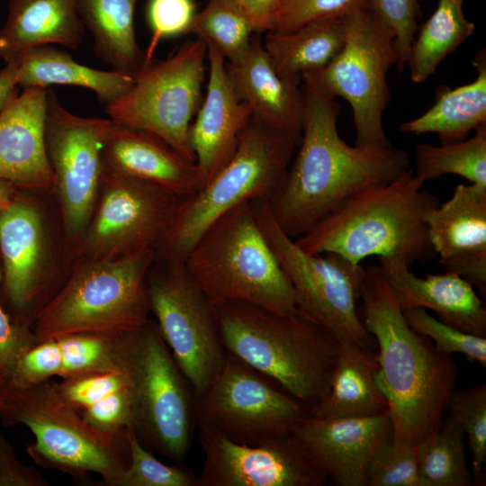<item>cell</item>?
Instances as JSON below:
<instances>
[{
    "label": "cell",
    "instance_id": "15",
    "mask_svg": "<svg viewBox=\"0 0 486 486\" xmlns=\"http://www.w3.org/2000/svg\"><path fill=\"white\" fill-rule=\"evenodd\" d=\"M181 198L103 164L95 206L83 233L85 260L157 250Z\"/></svg>",
    "mask_w": 486,
    "mask_h": 486
},
{
    "label": "cell",
    "instance_id": "35",
    "mask_svg": "<svg viewBox=\"0 0 486 486\" xmlns=\"http://www.w3.org/2000/svg\"><path fill=\"white\" fill-rule=\"evenodd\" d=\"M189 33L212 43L229 64L246 55L255 33L237 0H208L197 13Z\"/></svg>",
    "mask_w": 486,
    "mask_h": 486
},
{
    "label": "cell",
    "instance_id": "31",
    "mask_svg": "<svg viewBox=\"0 0 486 486\" xmlns=\"http://www.w3.org/2000/svg\"><path fill=\"white\" fill-rule=\"evenodd\" d=\"M262 41L279 76L301 82L303 75L323 68L341 50L342 17L314 21L289 32H269Z\"/></svg>",
    "mask_w": 486,
    "mask_h": 486
},
{
    "label": "cell",
    "instance_id": "52",
    "mask_svg": "<svg viewBox=\"0 0 486 486\" xmlns=\"http://www.w3.org/2000/svg\"><path fill=\"white\" fill-rule=\"evenodd\" d=\"M9 381V374L0 375V408L4 395V392Z\"/></svg>",
    "mask_w": 486,
    "mask_h": 486
},
{
    "label": "cell",
    "instance_id": "20",
    "mask_svg": "<svg viewBox=\"0 0 486 486\" xmlns=\"http://www.w3.org/2000/svg\"><path fill=\"white\" fill-rule=\"evenodd\" d=\"M430 244L445 272L486 289V187L459 184L427 216Z\"/></svg>",
    "mask_w": 486,
    "mask_h": 486
},
{
    "label": "cell",
    "instance_id": "21",
    "mask_svg": "<svg viewBox=\"0 0 486 486\" xmlns=\"http://www.w3.org/2000/svg\"><path fill=\"white\" fill-rule=\"evenodd\" d=\"M47 90L23 89L0 112V179L35 189L55 187L48 157Z\"/></svg>",
    "mask_w": 486,
    "mask_h": 486
},
{
    "label": "cell",
    "instance_id": "51",
    "mask_svg": "<svg viewBox=\"0 0 486 486\" xmlns=\"http://www.w3.org/2000/svg\"><path fill=\"white\" fill-rule=\"evenodd\" d=\"M13 201L12 184L0 179V211L7 207Z\"/></svg>",
    "mask_w": 486,
    "mask_h": 486
},
{
    "label": "cell",
    "instance_id": "33",
    "mask_svg": "<svg viewBox=\"0 0 486 486\" xmlns=\"http://www.w3.org/2000/svg\"><path fill=\"white\" fill-rule=\"evenodd\" d=\"M420 486H470L474 482L465 458L464 433L450 416L416 446Z\"/></svg>",
    "mask_w": 486,
    "mask_h": 486
},
{
    "label": "cell",
    "instance_id": "5",
    "mask_svg": "<svg viewBox=\"0 0 486 486\" xmlns=\"http://www.w3.org/2000/svg\"><path fill=\"white\" fill-rule=\"evenodd\" d=\"M183 263L215 307L246 302L280 314L298 311L292 285L259 227L252 202L215 220Z\"/></svg>",
    "mask_w": 486,
    "mask_h": 486
},
{
    "label": "cell",
    "instance_id": "13",
    "mask_svg": "<svg viewBox=\"0 0 486 486\" xmlns=\"http://www.w3.org/2000/svg\"><path fill=\"white\" fill-rule=\"evenodd\" d=\"M162 262L164 266L150 268L148 274L150 311L197 399L218 375L227 354L217 310L183 262Z\"/></svg>",
    "mask_w": 486,
    "mask_h": 486
},
{
    "label": "cell",
    "instance_id": "11",
    "mask_svg": "<svg viewBox=\"0 0 486 486\" xmlns=\"http://www.w3.org/2000/svg\"><path fill=\"white\" fill-rule=\"evenodd\" d=\"M256 220L288 276L298 312L326 328L340 344L377 350L357 313L364 267L333 253L309 254L275 221L266 201L252 202Z\"/></svg>",
    "mask_w": 486,
    "mask_h": 486
},
{
    "label": "cell",
    "instance_id": "29",
    "mask_svg": "<svg viewBox=\"0 0 486 486\" xmlns=\"http://www.w3.org/2000/svg\"><path fill=\"white\" fill-rule=\"evenodd\" d=\"M17 86L21 88L66 85L92 90L104 107L113 104L133 86V77L114 70L105 71L79 64L55 45L29 50L17 58Z\"/></svg>",
    "mask_w": 486,
    "mask_h": 486
},
{
    "label": "cell",
    "instance_id": "3",
    "mask_svg": "<svg viewBox=\"0 0 486 486\" xmlns=\"http://www.w3.org/2000/svg\"><path fill=\"white\" fill-rule=\"evenodd\" d=\"M424 184L408 168L359 191L294 242L309 254L333 253L354 265L371 256H400L410 266L428 261L436 254L427 216L440 203Z\"/></svg>",
    "mask_w": 486,
    "mask_h": 486
},
{
    "label": "cell",
    "instance_id": "25",
    "mask_svg": "<svg viewBox=\"0 0 486 486\" xmlns=\"http://www.w3.org/2000/svg\"><path fill=\"white\" fill-rule=\"evenodd\" d=\"M227 70L238 97L250 107L252 116L299 144L304 108L301 82L279 76L263 47L260 34H253L246 55L238 63L228 64Z\"/></svg>",
    "mask_w": 486,
    "mask_h": 486
},
{
    "label": "cell",
    "instance_id": "8",
    "mask_svg": "<svg viewBox=\"0 0 486 486\" xmlns=\"http://www.w3.org/2000/svg\"><path fill=\"white\" fill-rule=\"evenodd\" d=\"M0 418L4 426L22 424L31 430L35 441L27 452L38 465L75 477L97 473L100 484L108 486L129 464L126 430L106 435L93 428L59 397L50 379L26 388L8 381Z\"/></svg>",
    "mask_w": 486,
    "mask_h": 486
},
{
    "label": "cell",
    "instance_id": "26",
    "mask_svg": "<svg viewBox=\"0 0 486 486\" xmlns=\"http://www.w3.org/2000/svg\"><path fill=\"white\" fill-rule=\"evenodd\" d=\"M85 32L76 0H10L0 29V58L7 63L44 45L76 50Z\"/></svg>",
    "mask_w": 486,
    "mask_h": 486
},
{
    "label": "cell",
    "instance_id": "47",
    "mask_svg": "<svg viewBox=\"0 0 486 486\" xmlns=\"http://www.w3.org/2000/svg\"><path fill=\"white\" fill-rule=\"evenodd\" d=\"M36 343L32 329L14 322L0 302V375L9 374L19 358Z\"/></svg>",
    "mask_w": 486,
    "mask_h": 486
},
{
    "label": "cell",
    "instance_id": "32",
    "mask_svg": "<svg viewBox=\"0 0 486 486\" xmlns=\"http://www.w3.org/2000/svg\"><path fill=\"white\" fill-rule=\"evenodd\" d=\"M474 28V23L465 18L463 4L439 0L411 44L406 64L410 80L416 84L426 81L440 62L473 33Z\"/></svg>",
    "mask_w": 486,
    "mask_h": 486
},
{
    "label": "cell",
    "instance_id": "17",
    "mask_svg": "<svg viewBox=\"0 0 486 486\" xmlns=\"http://www.w3.org/2000/svg\"><path fill=\"white\" fill-rule=\"evenodd\" d=\"M196 428L204 456L197 486H323L328 480L293 433L248 445Z\"/></svg>",
    "mask_w": 486,
    "mask_h": 486
},
{
    "label": "cell",
    "instance_id": "22",
    "mask_svg": "<svg viewBox=\"0 0 486 486\" xmlns=\"http://www.w3.org/2000/svg\"><path fill=\"white\" fill-rule=\"evenodd\" d=\"M379 264L402 310L429 309L442 322L486 338L485 307L464 277L452 272L418 277L400 256L379 257Z\"/></svg>",
    "mask_w": 486,
    "mask_h": 486
},
{
    "label": "cell",
    "instance_id": "49",
    "mask_svg": "<svg viewBox=\"0 0 486 486\" xmlns=\"http://www.w3.org/2000/svg\"><path fill=\"white\" fill-rule=\"evenodd\" d=\"M255 33L272 30L273 13L276 0H237Z\"/></svg>",
    "mask_w": 486,
    "mask_h": 486
},
{
    "label": "cell",
    "instance_id": "36",
    "mask_svg": "<svg viewBox=\"0 0 486 486\" xmlns=\"http://www.w3.org/2000/svg\"><path fill=\"white\" fill-rule=\"evenodd\" d=\"M123 335L77 332L55 338L62 356L59 377L68 379L122 370Z\"/></svg>",
    "mask_w": 486,
    "mask_h": 486
},
{
    "label": "cell",
    "instance_id": "7",
    "mask_svg": "<svg viewBox=\"0 0 486 486\" xmlns=\"http://www.w3.org/2000/svg\"><path fill=\"white\" fill-rule=\"evenodd\" d=\"M155 260L156 250L85 260L37 313L36 342L70 333L125 334L141 328L149 320L147 282Z\"/></svg>",
    "mask_w": 486,
    "mask_h": 486
},
{
    "label": "cell",
    "instance_id": "9",
    "mask_svg": "<svg viewBox=\"0 0 486 486\" xmlns=\"http://www.w3.org/2000/svg\"><path fill=\"white\" fill-rule=\"evenodd\" d=\"M130 426L148 449L181 462L195 427L196 398L151 320L122 338Z\"/></svg>",
    "mask_w": 486,
    "mask_h": 486
},
{
    "label": "cell",
    "instance_id": "40",
    "mask_svg": "<svg viewBox=\"0 0 486 486\" xmlns=\"http://www.w3.org/2000/svg\"><path fill=\"white\" fill-rule=\"evenodd\" d=\"M366 5L367 0H276L271 32H292L314 21L343 17Z\"/></svg>",
    "mask_w": 486,
    "mask_h": 486
},
{
    "label": "cell",
    "instance_id": "48",
    "mask_svg": "<svg viewBox=\"0 0 486 486\" xmlns=\"http://www.w3.org/2000/svg\"><path fill=\"white\" fill-rule=\"evenodd\" d=\"M49 483L35 468L16 457L8 439L0 434V486H47Z\"/></svg>",
    "mask_w": 486,
    "mask_h": 486
},
{
    "label": "cell",
    "instance_id": "24",
    "mask_svg": "<svg viewBox=\"0 0 486 486\" xmlns=\"http://www.w3.org/2000/svg\"><path fill=\"white\" fill-rule=\"evenodd\" d=\"M0 253L7 302L24 312L41 294L46 268L43 220L32 203L13 201L0 211Z\"/></svg>",
    "mask_w": 486,
    "mask_h": 486
},
{
    "label": "cell",
    "instance_id": "2",
    "mask_svg": "<svg viewBox=\"0 0 486 486\" xmlns=\"http://www.w3.org/2000/svg\"><path fill=\"white\" fill-rule=\"evenodd\" d=\"M359 300L363 324L377 345L374 379L388 403L392 439L416 447L443 420L456 364L409 326L379 265L364 268Z\"/></svg>",
    "mask_w": 486,
    "mask_h": 486
},
{
    "label": "cell",
    "instance_id": "10",
    "mask_svg": "<svg viewBox=\"0 0 486 486\" xmlns=\"http://www.w3.org/2000/svg\"><path fill=\"white\" fill-rule=\"evenodd\" d=\"M344 43L323 68L301 82L331 98L341 97L352 110L356 146L392 148L382 125L391 99L387 73L398 55L392 37L365 7L342 17Z\"/></svg>",
    "mask_w": 486,
    "mask_h": 486
},
{
    "label": "cell",
    "instance_id": "14",
    "mask_svg": "<svg viewBox=\"0 0 486 486\" xmlns=\"http://www.w3.org/2000/svg\"><path fill=\"white\" fill-rule=\"evenodd\" d=\"M310 409L271 379L227 352L210 387L195 400V427L255 445L292 433Z\"/></svg>",
    "mask_w": 486,
    "mask_h": 486
},
{
    "label": "cell",
    "instance_id": "23",
    "mask_svg": "<svg viewBox=\"0 0 486 486\" xmlns=\"http://www.w3.org/2000/svg\"><path fill=\"white\" fill-rule=\"evenodd\" d=\"M103 164L183 199L200 189L195 163L148 131L111 120L102 149Z\"/></svg>",
    "mask_w": 486,
    "mask_h": 486
},
{
    "label": "cell",
    "instance_id": "44",
    "mask_svg": "<svg viewBox=\"0 0 486 486\" xmlns=\"http://www.w3.org/2000/svg\"><path fill=\"white\" fill-rule=\"evenodd\" d=\"M128 386L129 377L124 368L62 379V382H55L59 397L79 411Z\"/></svg>",
    "mask_w": 486,
    "mask_h": 486
},
{
    "label": "cell",
    "instance_id": "45",
    "mask_svg": "<svg viewBox=\"0 0 486 486\" xmlns=\"http://www.w3.org/2000/svg\"><path fill=\"white\" fill-rule=\"evenodd\" d=\"M62 356L57 338L37 342L16 362L9 374V383L26 388L59 376Z\"/></svg>",
    "mask_w": 486,
    "mask_h": 486
},
{
    "label": "cell",
    "instance_id": "1",
    "mask_svg": "<svg viewBox=\"0 0 486 486\" xmlns=\"http://www.w3.org/2000/svg\"><path fill=\"white\" fill-rule=\"evenodd\" d=\"M302 131L284 184L270 202L279 227L295 238L351 196L409 168L401 148L350 146L339 136L336 99L303 85Z\"/></svg>",
    "mask_w": 486,
    "mask_h": 486
},
{
    "label": "cell",
    "instance_id": "50",
    "mask_svg": "<svg viewBox=\"0 0 486 486\" xmlns=\"http://www.w3.org/2000/svg\"><path fill=\"white\" fill-rule=\"evenodd\" d=\"M18 59L7 62L0 71V112L18 94Z\"/></svg>",
    "mask_w": 486,
    "mask_h": 486
},
{
    "label": "cell",
    "instance_id": "34",
    "mask_svg": "<svg viewBox=\"0 0 486 486\" xmlns=\"http://www.w3.org/2000/svg\"><path fill=\"white\" fill-rule=\"evenodd\" d=\"M464 140L415 148V174L425 183L444 175L460 176L471 184L486 187V123Z\"/></svg>",
    "mask_w": 486,
    "mask_h": 486
},
{
    "label": "cell",
    "instance_id": "4",
    "mask_svg": "<svg viewBox=\"0 0 486 486\" xmlns=\"http://www.w3.org/2000/svg\"><path fill=\"white\" fill-rule=\"evenodd\" d=\"M226 351L310 410L328 395L340 343L300 312L280 314L246 302L216 307Z\"/></svg>",
    "mask_w": 486,
    "mask_h": 486
},
{
    "label": "cell",
    "instance_id": "39",
    "mask_svg": "<svg viewBox=\"0 0 486 486\" xmlns=\"http://www.w3.org/2000/svg\"><path fill=\"white\" fill-rule=\"evenodd\" d=\"M409 326L417 333L433 340L439 353L452 356L463 354L470 362L486 367V338L465 332L444 323L423 308L402 310Z\"/></svg>",
    "mask_w": 486,
    "mask_h": 486
},
{
    "label": "cell",
    "instance_id": "18",
    "mask_svg": "<svg viewBox=\"0 0 486 486\" xmlns=\"http://www.w3.org/2000/svg\"><path fill=\"white\" fill-rule=\"evenodd\" d=\"M313 463L341 486H366L369 465L392 438L389 411L358 418L309 416L292 432Z\"/></svg>",
    "mask_w": 486,
    "mask_h": 486
},
{
    "label": "cell",
    "instance_id": "30",
    "mask_svg": "<svg viewBox=\"0 0 486 486\" xmlns=\"http://www.w3.org/2000/svg\"><path fill=\"white\" fill-rule=\"evenodd\" d=\"M137 0H76L78 15L94 40V55L112 70L133 76L145 62L138 44Z\"/></svg>",
    "mask_w": 486,
    "mask_h": 486
},
{
    "label": "cell",
    "instance_id": "27",
    "mask_svg": "<svg viewBox=\"0 0 486 486\" xmlns=\"http://www.w3.org/2000/svg\"><path fill=\"white\" fill-rule=\"evenodd\" d=\"M377 369V350L340 344L328 395L310 410V416L358 418L388 411L387 400L375 383Z\"/></svg>",
    "mask_w": 486,
    "mask_h": 486
},
{
    "label": "cell",
    "instance_id": "43",
    "mask_svg": "<svg viewBox=\"0 0 486 486\" xmlns=\"http://www.w3.org/2000/svg\"><path fill=\"white\" fill-rule=\"evenodd\" d=\"M196 14L194 0H148L147 18L151 36L144 63L153 58L163 39L189 33Z\"/></svg>",
    "mask_w": 486,
    "mask_h": 486
},
{
    "label": "cell",
    "instance_id": "38",
    "mask_svg": "<svg viewBox=\"0 0 486 486\" xmlns=\"http://www.w3.org/2000/svg\"><path fill=\"white\" fill-rule=\"evenodd\" d=\"M447 410L467 436L472 454L473 479L482 482L486 463V385L454 391Z\"/></svg>",
    "mask_w": 486,
    "mask_h": 486
},
{
    "label": "cell",
    "instance_id": "6",
    "mask_svg": "<svg viewBox=\"0 0 486 486\" xmlns=\"http://www.w3.org/2000/svg\"><path fill=\"white\" fill-rule=\"evenodd\" d=\"M298 143L252 116L230 161L197 192L180 200L156 259L184 262L219 217L248 202H270L281 190Z\"/></svg>",
    "mask_w": 486,
    "mask_h": 486
},
{
    "label": "cell",
    "instance_id": "19",
    "mask_svg": "<svg viewBox=\"0 0 486 486\" xmlns=\"http://www.w3.org/2000/svg\"><path fill=\"white\" fill-rule=\"evenodd\" d=\"M207 44L208 84L189 130L200 188L230 161L239 136L252 117L250 107L238 95L229 76L226 59Z\"/></svg>",
    "mask_w": 486,
    "mask_h": 486
},
{
    "label": "cell",
    "instance_id": "41",
    "mask_svg": "<svg viewBox=\"0 0 486 486\" xmlns=\"http://www.w3.org/2000/svg\"><path fill=\"white\" fill-rule=\"evenodd\" d=\"M367 8L392 37L398 55L396 68L401 73L418 32V0H367Z\"/></svg>",
    "mask_w": 486,
    "mask_h": 486
},
{
    "label": "cell",
    "instance_id": "53",
    "mask_svg": "<svg viewBox=\"0 0 486 486\" xmlns=\"http://www.w3.org/2000/svg\"><path fill=\"white\" fill-rule=\"evenodd\" d=\"M451 1L460 4H463V2H464V0H451Z\"/></svg>",
    "mask_w": 486,
    "mask_h": 486
},
{
    "label": "cell",
    "instance_id": "28",
    "mask_svg": "<svg viewBox=\"0 0 486 486\" xmlns=\"http://www.w3.org/2000/svg\"><path fill=\"white\" fill-rule=\"evenodd\" d=\"M472 66L477 71L472 82L450 88H436L433 105L422 115L400 126L403 133H435L441 144L464 140L471 131L486 123V52L480 50Z\"/></svg>",
    "mask_w": 486,
    "mask_h": 486
},
{
    "label": "cell",
    "instance_id": "37",
    "mask_svg": "<svg viewBox=\"0 0 486 486\" xmlns=\"http://www.w3.org/2000/svg\"><path fill=\"white\" fill-rule=\"evenodd\" d=\"M130 462L108 486H197V475L187 467L167 465L157 459L139 439L131 426L126 428Z\"/></svg>",
    "mask_w": 486,
    "mask_h": 486
},
{
    "label": "cell",
    "instance_id": "42",
    "mask_svg": "<svg viewBox=\"0 0 486 486\" xmlns=\"http://www.w3.org/2000/svg\"><path fill=\"white\" fill-rule=\"evenodd\" d=\"M366 486H420L416 447L392 438L372 460Z\"/></svg>",
    "mask_w": 486,
    "mask_h": 486
},
{
    "label": "cell",
    "instance_id": "12",
    "mask_svg": "<svg viewBox=\"0 0 486 486\" xmlns=\"http://www.w3.org/2000/svg\"><path fill=\"white\" fill-rule=\"evenodd\" d=\"M205 59L207 44L196 38L164 59L144 63L129 92L105 107L109 119L157 135L195 163L189 130L202 103Z\"/></svg>",
    "mask_w": 486,
    "mask_h": 486
},
{
    "label": "cell",
    "instance_id": "16",
    "mask_svg": "<svg viewBox=\"0 0 486 486\" xmlns=\"http://www.w3.org/2000/svg\"><path fill=\"white\" fill-rule=\"evenodd\" d=\"M111 119L69 112L47 90L45 139L65 229L82 236L93 214L103 171L102 149Z\"/></svg>",
    "mask_w": 486,
    "mask_h": 486
},
{
    "label": "cell",
    "instance_id": "46",
    "mask_svg": "<svg viewBox=\"0 0 486 486\" xmlns=\"http://www.w3.org/2000/svg\"><path fill=\"white\" fill-rule=\"evenodd\" d=\"M84 419L106 435L123 433L131 423L130 387L119 390L81 411Z\"/></svg>",
    "mask_w": 486,
    "mask_h": 486
}]
</instances>
